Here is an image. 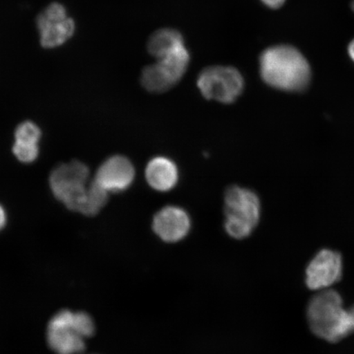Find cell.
Returning <instances> with one entry per match:
<instances>
[{
	"instance_id": "4",
	"label": "cell",
	"mask_w": 354,
	"mask_h": 354,
	"mask_svg": "<svg viewBox=\"0 0 354 354\" xmlns=\"http://www.w3.org/2000/svg\"><path fill=\"white\" fill-rule=\"evenodd\" d=\"M225 232L236 240L251 236L259 225L262 206L260 198L253 190L232 185L224 197Z\"/></svg>"
},
{
	"instance_id": "11",
	"label": "cell",
	"mask_w": 354,
	"mask_h": 354,
	"mask_svg": "<svg viewBox=\"0 0 354 354\" xmlns=\"http://www.w3.org/2000/svg\"><path fill=\"white\" fill-rule=\"evenodd\" d=\"M145 178L149 187L154 190L170 192L178 183V167L169 158L155 157L146 166Z\"/></svg>"
},
{
	"instance_id": "7",
	"label": "cell",
	"mask_w": 354,
	"mask_h": 354,
	"mask_svg": "<svg viewBox=\"0 0 354 354\" xmlns=\"http://www.w3.org/2000/svg\"><path fill=\"white\" fill-rule=\"evenodd\" d=\"M37 28L44 48H54L63 46L75 32V22L66 15L61 3L48 6L37 19Z\"/></svg>"
},
{
	"instance_id": "13",
	"label": "cell",
	"mask_w": 354,
	"mask_h": 354,
	"mask_svg": "<svg viewBox=\"0 0 354 354\" xmlns=\"http://www.w3.org/2000/svg\"><path fill=\"white\" fill-rule=\"evenodd\" d=\"M140 82L146 91L152 93L166 92L177 84L171 75L157 62L145 66L141 73Z\"/></svg>"
},
{
	"instance_id": "20",
	"label": "cell",
	"mask_w": 354,
	"mask_h": 354,
	"mask_svg": "<svg viewBox=\"0 0 354 354\" xmlns=\"http://www.w3.org/2000/svg\"><path fill=\"white\" fill-rule=\"evenodd\" d=\"M351 8H352V10L354 12V0H353L352 4H351Z\"/></svg>"
},
{
	"instance_id": "16",
	"label": "cell",
	"mask_w": 354,
	"mask_h": 354,
	"mask_svg": "<svg viewBox=\"0 0 354 354\" xmlns=\"http://www.w3.org/2000/svg\"><path fill=\"white\" fill-rule=\"evenodd\" d=\"M12 151L19 161L30 163L33 162L39 156V145L15 143Z\"/></svg>"
},
{
	"instance_id": "9",
	"label": "cell",
	"mask_w": 354,
	"mask_h": 354,
	"mask_svg": "<svg viewBox=\"0 0 354 354\" xmlns=\"http://www.w3.org/2000/svg\"><path fill=\"white\" fill-rule=\"evenodd\" d=\"M136 169L130 159L122 155H114L102 163L94 180L109 193L125 192L134 183Z\"/></svg>"
},
{
	"instance_id": "12",
	"label": "cell",
	"mask_w": 354,
	"mask_h": 354,
	"mask_svg": "<svg viewBox=\"0 0 354 354\" xmlns=\"http://www.w3.org/2000/svg\"><path fill=\"white\" fill-rule=\"evenodd\" d=\"M183 44H185L184 39L179 32L165 28L157 30L150 37L147 48L149 54L158 59Z\"/></svg>"
},
{
	"instance_id": "17",
	"label": "cell",
	"mask_w": 354,
	"mask_h": 354,
	"mask_svg": "<svg viewBox=\"0 0 354 354\" xmlns=\"http://www.w3.org/2000/svg\"><path fill=\"white\" fill-rule=\"evenodd\" d=\"M261 1H262L266 6L274 8V10H277V8L283 6V4L285 3L286 0H261Z\"/></svg>"
},
{
	"instance_id": "19",
	"label": "cell",
	"mask_w": 354,
	"mask_h": 354,
	"mask_svg": "<svg viewBox=\"0 0 354 354\" xmlns=\"http://www.w3.org/2000/svg\"><path fill=\"white\" fill-rule=\"evenodd\" d=\"M348 53L349 57H351V59L354 62V39L348 44Z\"/></svg>"
},
{
	"instance_id": "14",
	"label": "cell",
	"mask_w": 354,
	"mask_h": 354,
	"mask_svg": "<svg viewBox=\"0 0 354 354\" xmlns=\"http://www.w3.org/2000/svg\"><path fill=\"white\" fill-rule=\"evenodd\" d=\"M109 193L100 187L94 180L88 185L85 202L81 209L83 215L92 216L98 214L109 201Z\"/></svg>"
},
{
	"instance_id": "3",
	"label": "cell",
	"mask_w": 354,
	"mask_h": 354,
	"mask_svg": "<svg viewBox=\"0 0 354 354\" xmlns=\"http://www.w3.org/2000/svg\"><path fill=\"white\" fill-rule=\"evenodd\" d=\"M95 332V322L90 314L63 309L48 323L47 343L56 354H81L86 349V339Z\"/></svg>"
},
{
	"instance_id": "10",
	"label": "cell",
	"mask_w": 354,
	"mask_h": 354,
	"mask_svg": "<svg viewBox=\"0 0 354 354\" xmlns=\"http://www.w3.org/2000/svg\"><path fill=\"white\" fill-rule=\"evenodd\" d=\"M152 227L162 241L177 243L188 236L192 229V219L183 207L168 205L154 215Z\"/></svg>"
},
{
	"instance_id": "2",
	"label": "cell",
	"mask_w": 354,
	"mask_h": 354,
	"mask_svg": "<svg viewBox=\"0 0 354 354\" xmlns=\"http://www.w3.org/2000/svg\"><path fill=\"white\" fill-rule=\"evenodd\" d=\"M307 318L313 333L327 342L336 343L354 332V308L345 309L335 290L320 292L310 299Z\"/></svg>"
},
{
	"instance_id": "15",
	"label": "cell",
	"mask_w": 354,
	"mask_h": 354,
	"mask_svg": "<svg viewBox=\"0 0 354 354\" xmlns=\"http://www.w3.org/2000/svg\"><path fill=\"white\" fill-rule=\"evenodd\" d=\"M41 131L32 122H24L17 127L15 132V143L38 145Z\"/></svg>"
},
{
	"instance_id": "18",
	"label": "cell",
	"mask_w": 354,
	"mask_h": 354,
	"mask_svg": "<svg viewBox=\"0 0 354 354\" xmlns=\"http://www.w3.org/2000/svg\"><path fill=\"white\" fill-rule=\"evenodd\" d=\"M7 221V216L6 210H4L3 207L1 205H0V231L4 227V225H6Z\"/></svg>"
},
{
	"instance_id": "5",
	"label": "cell",
	"mask_w": 354,
	"mask_h": 354,
	"mask_svg": "<svg viewBox=\"0 0 354 354\" xmlns=\"http://www.w3.org/2000/svg\"><path fill=\"white\" fill-rule=\"evenodd\" d=\"M90 169L85 163L73 161L55 168L50 176V185L56 198L68 209H82L88 192Z\"/></svg>"
},
{
	"instance_id": "6",
	"label": "cell",
	"mask_w": 354,
	"mask_h": 354,
	"mask_svg": "<svg viewBox=\"0 0 354 354\" xmlns=\"http://www.w3.org/2000/svg\"><path fill=\"white\" fill-rule=\"evenodd\" d=\"M197 86L205 99L229 104L241 95L245 81L233 66H211L198 75Z\"/></svg>"
},
{
	"instance_id": "1",
	"label": "cell",
	"mask_w": 354,
	"mask_h": 354,
	"mask_svg": "<svg viewBox=\"0 0 354 354\" xmlns=\"http://www.w3.org/2000/svg\"><path fill=\"white\" fill-rule=\"evenodd\" d=\"M261 77L269 86L286 92H302L308 87L312 71L306 57L290 46L270 47L259 59Z\"/></svg>"
},
{
	"instance_id": "8",
	"label": "cell",
	"mask_w": 354,
	"mask_h": 354,
	"mask_svg": "<svg viewBox=\"0 0 354 354\" xmlns=\"http://www.w3.org/2000/svg\"><path fill=\"white\" fill-rule=\"evenodd\" d=\"M343 275L342 256L337 251L323 249L310 261L305 283L310 290H324L340 281Z\"/></svg>"
}]
</instances>
